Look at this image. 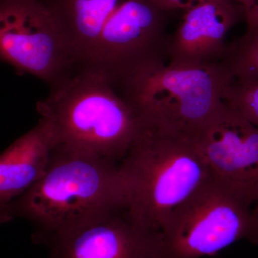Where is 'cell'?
Returning a JSON list of instances; mask_svg holds the SVG:
<instances>
[{"mask_svg":"<svg viewBox=\"0 0 258 258\" xmlns=\"http://www.w3.org/2000/svg\"><path fill=\"white\" fill-rule=\"evenodd\" d=\"M234 79L223 62L181 64L152 61L115 86L145 125L195 140Z\"/></svg>","mask_w":258,"mask_h":258,"instance_id":"obj_5","label":"cell"},{"mask_svg":"<svg viewBox=\"0 0 258 258\" xmlns=\"http://www.w3.org/2000/svg\"><path fill=\"white\" fill-rule=\"evenodd\" d=\"M119 169L123 210L141 230L157 237L173 211L210 176L193 140L149 125Z\"/></svg>","mask_w":258,"mask_h":258,"instance_id":"obj_3","label":"cell"},{"mask_svg":"<svg viewBox=\"0 0 258 258\" xmlns=\"http://www.w3.org/2000/svg\"><path fill=\"white\" fill-rule=\"evenodd\" d=\"M250 205L211 175L171 214L157 236L161 258H201L249 240Z\"/></svg>","mask_w":258,"mask_h":258,"instance_id":"obj_6","label":"cell"},{"mask_svg":"<svg viewBox=\"0 0 258 258\" xmlns=\"http://www.w3.org/2000/svg\"><path fill=\"white\" fill-rule=\"evenodd\" d=\"M243 12L247 29L258 27V0H236Z\"/></svg>","mask_w":258,"mask_h":258,"instance_id":"obj_15","label":"cell"},{"mask_svg":"<svg viewBox=\"0 0 258 258\" xmlns=\"http://www.w3.org/2000/svg\"><path fill=\"white\" fill-rule=\"evenodd\" d=\"M161 10L172 14L177 11L184 12L205 3L208 0H154Z\"/></svg>","mask_w":258,"mask_h":258,"instance_id":"obj_14","label":"cell"},{"mask_svg":"<svg viewBox=\"0 0 258 258\" xmlns=\"http://www.w3.org/2000/svg\"><path fill=\"white\" fill-rule=\"evenodd\" d=\"M222 100L258 127V79L232 80L224 91Z\"/></svg>","mask_w":258,"mask_h":258,"instance_id":"obj_13","label":"cell"},{"mask_svg":"<svg viewBox=\"0 0 258 258\" xmlns=\"http://www.w3.org/2000/svg\"><path fill=\"white\" fill-rule=\"evenodd\" d=\"M56 146L52 128L40 118L0 154V223L12 220L10 205L44 175Z\"/></svg>","mask_w":258,"mask_h":258,"instance_id":"obj_11","label":"cell"},{"mask_svg":"<svg viewBox=\"0 0 258 258\" xmlns=\"http://www.w3.org/2000/svg\"><path fill=\"white\" fill-rule=\"evenodd\" d=\"M60 22L76 66L101 71L115 86L164 60L171 13L154 0H45Z\"/></svg>","mask_w":258,"mask_h":258,"instance_id":"obj_1","label":"cell"},{"mask_svg":"<svg viewBox=\"0 0 258 258\" xmlns=\"http://www.w3.org/2000/svg\"><path fill=\"white\" fill-rule=\"evenodd\" d=\"M119 164L86 153L56 147L46 171L10 206L52 235L97 214L123 208Z\"/></svg>","mask_w":258,"mask_h":258,"instance_id":"obj_4","label":"cell"},{"mask_svg":"<svg viewBox=\"0 0 258 258\" xmlns=\"http://www.w3.org/2000/svg\"><path fill=\"white\" fill-rule=\"evenodd\" d=\"M53 258H161L157 237L123 208L97 214L50 235Z\"/></svg>","mask_w":258,"mask_h":258,"instance_id":"obj_9","label":"cell"},{"mask_svg":"<svg viewBox=\"0 0 258 258\" xmlns=\"http://www.w3.org/2000/svg\"><path fill=\"white\" fill-rule=\"evenodd\" d=\"M179 25L168 35L166 57L169 62L205 64L222 62L231 29L244 20L236 0H208L182 12Z\"/></svg>","mask_w":258,"mask_h":258,"instance_id":"obj_10","label":"cell"},{"mask_svg":"<svg viewBox=\"0 0 258 258\" xmlns=\"http://www.w3.org/2000/svg\"><path fill=\"white\" fill-rule=\"evenodd\" d=\"M249 240L252 243L258 244V201L252 210V227Z\"/></svg>","mask_w":258,"mask_h":258,"instance_id":"obj_16","label":"cell"},{"mask_svg":"<svg viewBox=\"0 0 258 258\" xmlns=\"http://www.w3.org/2000/svg\"><path fill=\"white\" fill-rule=\"evenodd\" d=\"M37 111L57 146L118 163L145 125L106 74L76 66L50 86Z\"/></svg>","mask_w":258,"mask_h":258,"instance_id":"obj_2","label":"cell"},{"mask_svg":"<svg viewBox=\"0 0 258 258\" xmlns=\"http://www.w3.org/2000/svg\"><path fill=\"white\" fill-rule=\"evenodd\" d=\"M195 146L210 175L244 202L258 201V127L222 101Z\"/></svg>","mask_w":258,"mask_h":258,"instance_id":"obj_8","label":"cell"},{"mask_svg":"<svg viewBox=\"0 0 258 258\" xmlns=\"http://www.w3.org/2000/svg\"><path fill=\"white\" fill-rule=\"evenodd\" d=\"M0 62L50 86L76 67L60 22L45 0H0Z\"/></svg>","mask_w":258,"mask_h":258,"instance_id":"obj_7","label":"cell"},{"mask_svg":"<svg viewBox=\"0 0 258 258\" xmlns=\"http://www.w3.org/2000/svg\"><path fill=\"white\" fill-rule=\"evenodd\" d=\"M222 62L234 79H258V27L247 29L243 36L229 44Z\"/></svg>","mask_w":258,"mask_h":258,"instance_id":"obj_12","label":"cell"}]
</instances>
